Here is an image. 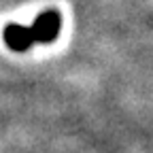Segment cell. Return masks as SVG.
Instances as JSON below:
<instances>
[{"label": "cell", "mask_w": 153, "mask_h": 153, "mask_svg": "<svg viewBox=\"0 0 153 153\" xmlns=\"http://www.w3.org/2000/svg\"><path fill=\"white\" fill-rule=\"evenodd\" d=\"M62 17L57 11H45L38 15V19L32 26H17L9 24L2 32V38L9 49L13 51H28L32 45L38 43H53L60 34Z\"/></svg>", "instance_id": "6da1fadb"}]
</instances>
